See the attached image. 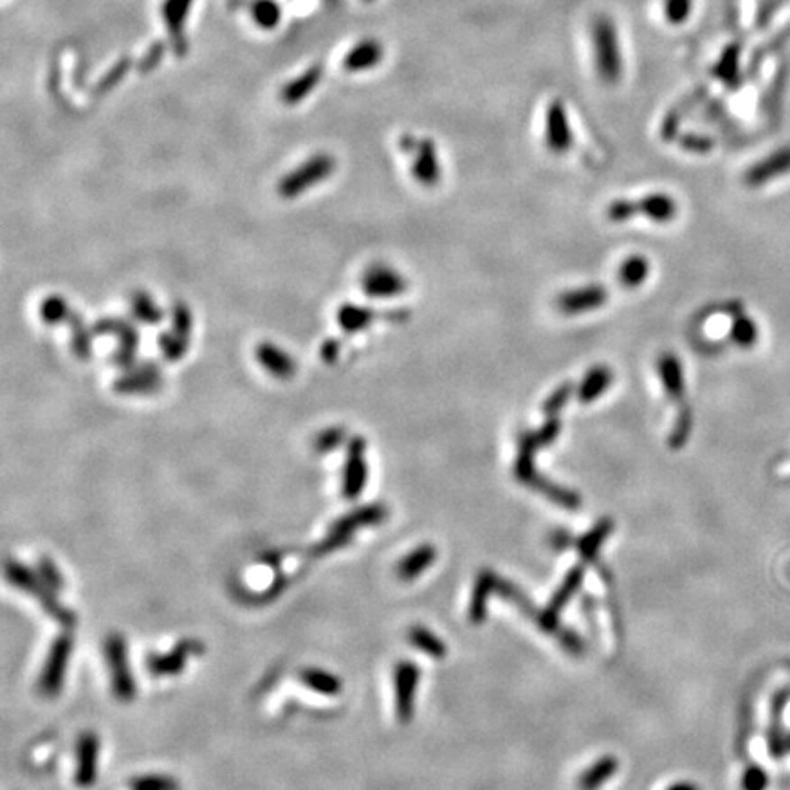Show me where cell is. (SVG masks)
Instances as JSON below:
<instances>
[{
  "instance_id": "31",
  "label": "cell",
  "mask_w": 790,
  "mask_h": 790,
  "mask_svg": "<svg viewBox=\"0 0 790 790\" xmlns=\"http://www.w3.org/2000/svg\"><path fill=\"white\" fill-rule=\"evenodd\" d=\"M648 275H649V262L646 256H640V254H633V256L626 258L619 270L620 284L624 288H629V289L642 286L646 282Z\"/></svg>"
},
{
  "instance_id": "37",
  "label": "cell",
  "mask_w": 790,
  "mask_h": 790,
  "mask_svg": "<svg viewBox=\"0 0 790 790\" xmlns=\"http://www.w3.org/2000/svg\"><path fill=\"white\" fill-rule=\"evenodd\" d=\"M573 391H574V388H573L571 382H564L562 386H558V388L549 395L547 401H546L544 407H542L546 418H556V416L562 412V409L569 403Z\"/></svg>"
},
{
  "instance_id": "4",
  "label": "cell",
  "mask_w": 790,
  "mask_h": 790,
  "mask_svg": "<svg viewBox=\"0 0 790 790\" xmlns=\"http://www.w3.org/2000/svg\"><path fill=\"white\" fill-rule=\"evenodd\" d=\"M105 653L108 658V668L112 674V688L117 699L130 701L136 695V683L128 668L126 644L121 635H110L105 642Z\"/></svg>"
},
{
  "instance_id": "8",
  "label": "cell",
  "mask_w": 790,
  "mask_h": 790,
  "mask_svg": "<svg viewBox=\"0 0 790 790\" xmlns=\"http://www.w3.org/2000/svg\"><path fill=\"white\" fill-rule=\"evenodd\" d=\"M395 681V710L403 724L412 721L414 715V701L419 683V668L414 663L401 661L393 670Z\"/></svg>"
},
{
  "instance_id": "33",
  "label": "cell",
  "mask_w": 790,
  "mask_h": 790,
  "mask_svg": "<svg viewBox=\"0 0 790 790\" xmlns=\"http://www.w3.org/2000/svg\"><path fill=\"white\" fill-rule=\"evenodd\" d=\"M758 337H759V329L749 315L739 313L734 317L732 327H730V339L736 346L745 348V350L752 348L758 343Z\"/></svg>"
},
{
  "instance_id": "10",
  "label": "cell",
  "mask_w": 790,
  "mask_h": 790,
  "mask_svg": "<svg viewBox=\"0 0 790 790\" xmlns=\"http://www.w3.org/2000/svg\"><path fill=\"white\" fill-rule=\"evenodd\" d=\"M364 452H366V441L363 437H354L348 448L344 476H343V492L346 500H355L364 491L368 480V464L364 459Z\"/></svg>"
},
{
  "instance_id": "19",
  "label": "cell",
  "mask_w": 790,
  "mask_h": 790,
  "mask_svg": "<svg viewBox=\"0 0 790 790\" xmlns=\"http://www.w3.org/2000/svg\"><path fill=\"white\" fill-rule=\"evenodd\" d=\"M412 172H414V178L427 187H432L439 181L441 167H439L437 154H436L432 142L425 140V142L418 143V152H416V161H414Z\"/></svg>"
},
{
  "instance_id": "1",
  "label": "cell",
  "mask_w": 790,
  "mask_h": 790,
  "mask_svg": "<svg viewBox=\"0 0 790 790\" xmlns=\"http://www.w3.org/2000/svg\"><path fill=\"white\" fill-rule=\"evenodd\" d=\"M386 518H388V509L382 503H373V505L361 507V509L343 516L341 519H337L332 525V529H329L327 537L315 547V553L317 555L332 553V551L346 546L348 540L352 538V535L357 529H361V527L382 523Z\"/></svg>"
},
{
  "instance_id": "25",
  "label": "cell",
  "mask_w": 790,
  "mask_h": 790,
  "mask_svg": "<svg viewBox=\"0 0 790 790\" xmlns=\"http://www.w3.org/2000/svg\"><path fill=\"white\" fill-rule=\"evenodd\" d=\"M611 533H613V521L610 518H602L601 521L592 525V529L578 540V553H580L582 560L583 562L595 560L602 544L606 542V538Z\"/></svg>"
},
{
  "instance_id": "39",
  "label": "cell",
  "mask_w": 790,
  "mask_h": 790,
  "mask_svg": "<svg viewBox=\"0 0 790 790\" xmlns=\"http://www.w3.org/2000/svg\"><path fill=\"white\" fill-rule=\"evenodd\" d=\"M692 410H690V407H684L683 410H681V414H679V418H677V423H675V427H674V430H672V434H670V446L672 448H683L684 445H686V441H688V437H690V434H692Z\"/></svg>"
},
{
  "instance_id": "24",
  "label": "cell",
  "mask_w": 790,
  "mask_h": 790,
  "mask_svg": "<svg viewBox=\"0 0 790 790\" xmlns=\"http://www.w3.org/2000/svg\"><path fill=\"white\" fill-rule=\"evenodd\" d=\"M617 770H619L617 758L604 756L597 759L578 777V790H599L615 776Z\"/></svg>"
},
{
  "instance_id": "21",
  "label": "cell",
  "mask_w": 790,
  "mask_h": 790,
  "mask_svg": "<svg viewBox=\"0 0 790 790\" xmlns=\"http://www.w3.org/2000/svg\"><path fill=\"white\" fill-rule=\"evenodd\" d=\"M573 136L565 119V112L560 105H555L547 115V145L553 152L564 154L571 149Z\"/></svg>"
},
{
  "instance_id": "5",
  "label": "cell",
  "mask_w": 790,
  "mask_h": 790,
  "mask_svg": "<svg viewBox=\"0 0 790 790\" xmlns=\"http://www.w3.org/2000/svg\"><path fill=\"white\" fill-rule=\"evenodd\" d=\"M582 580H583V567L582 565H574L573 569H569L564 582L560 583V587L555 591V595L551 597V602L547 604V608L544 611H540L538 617L535 619L544 631H547V633L560 631V626H558L560 613L569 604V601L576 595V591L582 585Z\"/></svg>"
},
{
  "instance_id": "7",
  "label": "cell",
  "mask_w": 790,
  "mask_h": 790,
  "mask_svg": "<svg viewBox=\"0 0 790 790\" xmlns=\"http://www.w3.org/2000/svg\"><path fill=\"white\" fill-rule=\"evenodd\" d=\"M361 288L364 295L372 299H393L403 295L409 284L400 271L384 266V263H373V266L364 271L361 279Z\"/></svg>"
},
{
  "instance_id": "2",
  "label": "cell",
  "mask_w": 790,
  "mask_h": 790,
  "mask_svg": "<svg viewBox=\"0 0 790 790\" xmlns=\"http://www.w3.org/2000/svg\"><path fill=\"white\" fill-rule=\"evenodd\" d=\"M6 574L12 580V583H15L19 589L32 592V595L41 602V606L48 611V615L53 617L57 622H60L66 628L76 624V615L66 608H62L53 597V592H51L53 589L48 587L46 583H42L39 580V576L35 573H32L26 565H23L17 560H8L6 562Z\"/></svg>"
},
{
  "instance_id": "16",
  "label": "cell",
  "mask_w": 790,
  "mask_h": 790,
  "mask_svg": "<svg viewBox=\"0 0 790 790\" xmlns=\"http://www.w3.org/2000/svg\"><path fill=\"white\" fill-rule=\"evenodd\" d=\"M256 359L263 370L270 372L273 377H279V379H288L297 372L295 359L289 354H286L282 348H279L271 343L258 344Z\"/></svg>"
},
{
  "instance_id": "11",
  "label": "cell",
  "mask_w": 790,
  "mask_h": 790,
  "mask_svg": "<svg viewBox=\"0 0 790 790\" xmlns=\"http://www.w3.org/2000/svg\"><path fill=\"white\" fill-rule=\"evenodd\" d=\"M608 302V289L604 286H585L562 293L556 299V308L564 315H582L601 309Z\"/></svg>"
},
{
  "instance_id": "13",
  "label": "cell",
  "mask_w": 790,
  "mask_h": 790,
  "mask_svg": "<svg viewBox=\"0 0 790 790\" xmlns=\"http://www.w3.org/2000/svg\"><path fill=\"white\" fill-rule=\"evenodd\" d=\"M204 646L196 640H181L172 651L167 655H152L149 658V670L154 675H178L185 663L188 653H202Z\"/></svg>"
},
{
  "instance_id": "36",
  "label": "cell",
  "mask_w": 790,
  "mask_h": 790,
  "mask_svg": "<svg viewBox=\"0 0 790 790\" xmlns=\"http://www.w3.org/2000/svg\"><path fill=\"white\" fill-rule=\"evenodd\" d=\"M41 317L46 324H59L62 320H66L69 317H72L69 304H66L64 299L60 297H50L42 302L41 306Z\"/></svg>"
},
{
  "instance_id": "41",
  "label": "cell",
  "mask_w": 790,
  "mask_h": 790,
  "mask_svg": "<svg viewBox=\"0 0 790 790\" xmlns=\"http://www.w3.org/2000/svg\"><path fill=\"white\" fill-rule=\"evenodd\" d=\"M560 432H562V421L556 416V418H547L546 425L542 428H538L537 432H533V436H535L538 448H546L558 439Z\"/></svg>"
},
{
  "instance_id": "3",
  "label": "cell",
  "mask_w": 790,
  "mask_h": 790,
  "mask_svg": "<svg viewBox=\"0 0 790 790\" xmlns=\"http://www.w3.org/2000/svg\"><path fill=\"white\" fill-rule=\"evenodd\" d=\"M335 170V160L327 154H317L302 163L297 170L289 172L279 185V192L284 198H297L306 188L324 181Z\"/></svg>"
},
{
  "instance_id": "27",
  "label": "cell",
  "mask_w": 790,
  "mask_h": 790,
  "mask_svg": "<svg viewBox=\"0 0 790 790\" xmlns=\"http://www.w3.org/2000/svg\"><path fill=\"white\" fill-rule=\"evenodd\" d=\"M190 5H192V0H167V3L163 5L165 23L169 26V32H170V37L174 41V46H178L179 51L185 46L183 44L185 41H183L181 28H183V23H185V17H187V12H188Z\"/></svg>"
},
{
  "instance_id": "23",
  "label": "cell",
  "mask_w": 790,
  "mask_h": 790,
  "mask_svg": "<svg viewBox=\"0 0 790 790\" xmlns=\"http://www.w3.org/2000/svg\"><path fill=\"white\" fill-rule=\"evenodd\" d=\"M437 551L434 546L425 544L409 553L400 564H398V576L405 582H410L423 574L434 562H436Z\"/></svg>"
},
{
  "instance_id": "6",
  "label": "cell",
  "mask_w": 790,
  "mask_h": 790,
  "mask_svg": "<svg viewBox=\"0 0 790 790\" xmlns=\"http://www.w3.org/2000/svg\"><path fill=\"white\" fill-rule=\"evenodd\" d=\"M70 653H72V637L70 635L64 633L53 640V646H51L50 655H48V661H46L42 675L39 679L41 694L53 697L60 692L66 666H69Z\"/></svg>"
},
{
  "instance_id": "20",
  "label": "cell",
  "mask_w": 790,
  "mask_h": 790,
  "mask_svg": "<svg viewBox=\"0 0 790 790\" xmlns=\"http://www.w3.org/2000/svg\"><path fill=\"white\" fill-rule=\"evenodd\" d=\"M658 373H661L663 379V386L668 393V398L672 401H681L684 398V373H683V366L681 361L677 359V355L674 354H663L661 359H658Z\"/></svg>"
},
{
  "instance_id": "30",
  "label": "cell",
  "mask_w": 790,
  "mask_h": 790,
  "mask_svg": "<svg viewBox=\"0 0 790 790\" xmlns=\"http://www.w3.org/2000/svg\"><path fill=\"white\" fill-rule=\"evenodd\" d=\"M407 637H409V642L414 648H418L419 651L430 655L432 658H436V661H441V658H445L446 644L437 635H434L428 628L414 626V628L409 629Z\"/></svg>"
},
{
  "instance_id": "45",
  "label": "cell",
  "mask_w": 790,
  "mask_h": 790,
  "mask_svg": "<svg viewBox=\"0 0 790 790\" xmlns=\"http://www.w3.org/2000/svg\"><path fill=\"white\" fill-rule=\"evenodd\" d=\"M39 574L42 576L44 583H46L48 587H51L53 591L62 589V585H64L62 576L59 574L57 567L53 565V562H51L50 558H41V562H39Z\"/></svg>"
},
{
  "instance_id": "49",
  "label": "cell",
  "mask_w": 790,
  "mask_h": 790,
  "mask_svg": "<svg viewBox=\"0 0 790 790\" xmlns=\"http://www.w3.org/2000/svg\"><path fill=\"white\" fill-rule=\"evenodd\" d=\"M668 790H699L694 783H688V781H681V783H675V785H672V786H668Z\"/></svg>"
},
{
  "instance_id": "43",
  "label": "cell",
  "mask_w": 790,
  "mask_h": 790,
  "mask_svg": "<svg viewBox=\"0 0 790 790\" xmlns=\"http://www.w3.org/2000/svg\"><path fill=\"white\" fill-rule=\"evenodd\" d=\"M768 785V776L761 767H749L743 774L741 779V788L743 790H765Z\"/></svg>"
},
{
  "instance_id": "32",
  "label": "cell",
  "mask_w": 790,
  "mask_h": 790,
  "mask_svg": "<svg viewBox=\"0 0 790 790\" xmlns=\"http://www.w3.org/2000/svg\"><path fill=\"white\" fill-rule=\"evenodd\" d=\"M318 81H320V69H318V66H313L311 70L304 72L299 79H295L289 85H286V88L282 90V99L288 105H297L308 94H311V90L317 87Z\"/></svg>"
},
{
  "instance_id": "42",
  "label": "cell",
  "mask_w": 790,
  "mask_h": 790,
  "mask_svg": "<svg viewBox=\"0 0 790 790\" xmlns=\"http://www.w3.org/2000/svg\"><path fill=\"white\" fill-rule=\"evenodd\" d=\"M81 322H83V320L79 318V315H76V322H74V352H76L81 359H87V357H90L92 337H90V334H88V329L83 327Z\"/></svg>"
},
{
  "instance_id": "28",
  "label": "cell",
  "mask_w": 790,
  "mask_h": 790,
  "mask_svg": "<svg viewBox=\"0 0 790 790\" xmlns=\"http://www.w3.org/2000/svg\"><path fill=\"white\" fill-rule=\"evenodd\" d=\"M300 681L322 695H339L343 690V681L337 675L320 668L300 670Z\"/></svg>"
},
{
  "instance_id": "26",
  "label": "cell",
  "mask_w": 790,
  "mask_h": 790,
  "mask_svg": "<svg viewBox=\"0 0 790 790\" xmlns=\"http://www.w3.org/2000/svg\"><path fill=\"white\" fill-rule=\"evenodd\" d=\"M382 57V46L375 41H364L359 42L344 59V69L350 72L368 70L375 66Z\"/></svg>"
},
{
  "instance_id": "47",
  "label": "cell",
  "mask_w": 790,
  "mask_h": 790,
  "mask_svg": "<svg viewBox=\"0 0 790 790\" xmlns=\"http://www.w3.org/2000/svg\"><path fill=\"white\" fill-rule=\"evenodd\" d=\"M339 354H341V343L339 341H327L322 346V350H320V357L326 363H334L339 357Z\"/></svg>"
},
{
  "instance_id": "9",
  "label": "cell",
  "mask_w": 790,
  "mask_h": 790,
  "mask_svg": "<svg viewBox=\"0 0 790 790\" xmlns=\"http://www.w3.org/2000/svg\"><path fill=\"white\" fill-rule=\"evenodd\" d=\"M192 334V315L187 306L178 304L172 309V329L160 339V348L169 361H179L188 348Z\"/></svg>"
},
{
  "instance_id": "50",
  "label": "cell",
  "mask_w": 790,
  "mask_h": 790,
  "mask_svg": "<svg viewBox=\"0 0 790 790\" xmlns=\"http://www.w3.org/2000/svg\"><path fill=\"white\" fill-rule=\"evenodd\" d=\"M366 3H372V0H366Z\"/></svg>"
},
{
  "instance_id": "40",
  "label": "cell",
  "mask_w": 790,
  "mask_h": 790,
  "mask_svg": "<svg viewBox=\"0 0 790 790\" xmlns=\"http://www.w3.org/2000/svg\"><path fill=\"white\" fill-rule=\"evenodd\" d=\"M637 213H640L638 204L629 202V200H615L608 207V218L613 224H624V222L631 220Z\"/></svg>"
},
{
  "instance_id": "15",
  "label": "cell",
  "mask_w": 790,
  "mask_h": 790,
  "mask_svg": "<svg viewBox=\"0 0 790 790\" xmlns=\"http://www.w3.org/2000/svg\"><path fill=\"white\" fill-rule=\"evenodd\" d=\"M786 172H790V147H785L774 152L772 156H768L767 160L750 167L745 174V183L749 187H761L770 179L779 178Z\"/></svg>"
},
{
  "instance_id": "18",
  "label": "cell",
  "mask_w": 790,
  "mask_h": 790,
  "mask_svg": "<svg viewBox=\"0 0 790 790\" xmlns=\"http://www.w3.org/2000/svg\"><path fill=\"white\" fill-rule=\"evenodd\" d=\"M496 583H498V576L492 571L485 569L478 574L469 606V619L473 624H482L487 619L489 599L492 595V591H496Z\"/></svg>"
},
{
  "instance_id": "44",
  "label": "cell",
  "mask_w": 790,
  "mask_h": 790,
  "mask_svg": "<svg viewBox=\"0 0 790 790\" xmlns=\"http://www.w3.org/2000/svg\"><path fill=\"white\" fill-rule=\"evenodd\" d=\"M344 441V428H329L322 434H318L315 441V448L318 452H329L337 446H341Z\"/></svg>"
},
{
  "instance_id": "12",
  "label": "cell",
  "mask_w": 790,
  "mask_h": 790,
  "mask_svg": "<svg viewBox=\"0 0 790 790\" xmlns=\"http://www.w3.org/2000/svg\"><path fill=\"white\" fill-rule=\"evenodd\" d=\"M163 382V373L154 363L132 366L117 382L115 390L121 393H152L160 390Z\"/></svg>"
},
{
  "instance_id": "29",
  "label": "cell",
  "mask_w": 790,
  "mask_h": 790,
  "mask_svg": "<svg viewBox=\"0 0 790 790\" xmlns=\"http://www.w3.org/2000/svg\"><path fill=\"white\" fill-rule=\"evenodd\" d=\"M373 318H375V313L370 308L357 306V304H344L337 313L339 326L344 329L346 334L363 332V329H366L373 322Z\"/></svg>"
},
{
  "instance_id": "46",
  "label": "cell",
  "mask_w": 790,
  "mask_h": 790,
  "mask_svg": "<svg viewBox=\"0 0 790 790\" xmlns=\"http://www.w3.org/2000/svg\"><path fill=\"white\" fill-rule=\"evenodd\" d=\"M558 637H560L562 646H564L569 653L580 655V653L583 651V642H582V638H580L574 631H571V629H560V631H558Z\"/></svg>"
},
{
  "instance_id": "22",
  "label": "cell",
  "mask_w": 790,
  "mask_h": 790,
  "mask_svg": "<svg viewBox=\"0 0 790 790\" xmlns=\"http://www.w3.org/2000/svg\"><path fill=\"white\" fill-rule=\"evenodd\" d=\"M638 209L655 224H670L677 216V202L668 194H649L638 202Z\"/></svg>"
},
{
  "instance_id": "38",
  "label": "cell",
  "mask_w": 790,
  "mask_h": 790,
  "mask_svg": "<svg viewBox=\"0 0 790 790\" xmlns=\"http://www.w3.org/2000/svg\"><path fill=\"white\" fill-rule=\"evenodd\" d=\"M130 790H179L176 779L169 776H142L132 779L128 785Z\"/></svg>"
},
{
  "instance_id": "34",
  "label": "cell",
  "mask_w": 790,
  "mask_h": 790,
  "mask_svg": "<svg viewBox=\"0 0 790 790\" xmlns=\"http://www.w3.org/2000/svg\"><path fill=\"white\" fill-rule=\"evenodd\" d=\"M251 14L263 30H273L280 23V6L275 0H256L251 5Z\"/></svg>"
},
{
  "instance_id": "17",
  "label": "cell",
  "mask_w": 790,
  "mask_h": 790,
  "mask_svg": "<svg viewBox=\"0 0 790 790\" xmlns=\"http://www.w3.org/2000/svg\"><path fill=\"white\" fill-rule=\"evenodd\" d=\"M613 382V372L604 366V364H597L592 366L587 375L583 377V381L580 382V386L576 388V400L582 405H589L592 401H597L599 398H602L604 391L611 386Z\"/></svg>"
},
{
  "instance_id": "35",
  "label": "cell",
  "mask_w": 790,
  "mask_h": 790,
  "mask_svg": "<svg viewBox=\"0 0 790 790\" xmlns=\"http://www.w3.org/2000/svg\"><path fill=\"white\" fill-rule=\"evenodd\" d=\"M132 313H134V317H136L140 322H143V324H151V326L158 324V322L163 318L161 309H160V308L156 306V302H154L149 295H145V293H138V295L134 297V300H132Z\"/></svg>"
},
{
  "instance_id": "14",
  "label": "cell",
  "mask_w": 790,
  "mask_h": 790,
  "mask_svg": "<svg viewBox=\"0 0 790 790\" xmlns=\"http://www.w3.org/2000/svg\"><path fill=\"white\" fill-rule=\"evenodd\" d=\"M99 739L94 732H83L78 741V770L76 783L79 786H92L97 777Z\"/></svg>"
},
{
  "instance_id": "48",
  "label": "cell",
  "mask_w": 790,
  "mask_h": 790,
  "mask_svg": "<svg viewBox=\"0 0 790 790\" xmlns=\"http://www.w3.org/2000/svg\"><path fill=\"white\" fill-rule=\"evenodd\" d=\"M551 544H553L555 549L562 551V549H565L571 544V537L564 529H558V531H555L551 535Z\"/></svg>"
}]
</instances>
